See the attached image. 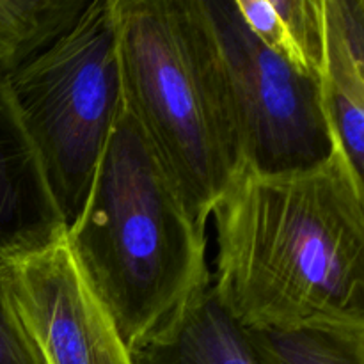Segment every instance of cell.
<instances>
[{
	"mask_svg": "<svg viewBox=\"0 0 364 364\" xmlns=\"http://www.w3.org/2000/svg\"><path fill=\"white\" fill-rule=\"evenodd\" d=\"M66 238L132 354L212 287L206 228L124 103Z\"/></svg>",
	"mask_w": 364,
	"mask_h": 364,
	"instance_id": "cell-2",
	"label": "cell"
},
{
	"mask_svg": "<svg viewBox=\"0 0 364 364\" xmlns=\"http://www.w3.org/2000/svg\"><path fill=\"white\" fill-rule=\"evenodd\" d=\"M0 364H43L11 304L2 265H0Z\"/></svg>",
	"mask_w": 364,
	"mask_h": 364,
	"instance_id": "cell-13",
	"label": "cell"
},
{
	"mask_svg": "<svg viewBox=\"0 0 364 364\" xmlns=\"http://www.w3.org/2000/svg\"><path fill=\"white\" fill-rule=\"evenodd\" d=\"M134 359L135 364H263L244 327L220 306L212 287L166 333L139 348Z\"/></svg>",
	"mask_w": 364,
	"mask_h": 364,
	"instance_id": "cell-8",
	"label": "cell"
},
{
	"mask_svg": "<svg viewBox=\"0 0 364 364\" xmlns=\"http://www.w3.org/2000/svg\"><path fill=\"white\" fill-rule=\"evenodd\" d=\"M212 215V288L238 326L364 322V178L340 148L295 173L240 167Z\"/></svg>",
	"mask_w": 364,
	"mask_h": 364,
	"instance_id": "cell-1",
	"label": "cell"
},
{
	"mask_svg": "<svg viewBox=\"0 0 364 364\" xmlns=\"http://www.w3.org/2000/svg\"><path fill=\"white\" fill-rule=\"evenodd\" d=\"M322 92L334 141L352 169L364 178V77L329 71Z\"/></svg>",
	"mask_w": 364,
	"mask_h": 364,
	"instance_id": "cell-12",
	"label": "cell"
},
{
	"mask_svg": "<svg viewBox=\"0 0 364 364\" xmlns=\"http://www.w3.org/2000/svg\"><path fill=\"white\" fill-rule=\"evenodd\" d=\"M244 331L263 364H364V322Z\"/></svg>",
	"mask_w": 364,
	"mask_h": 364,
	"instance_id": "cell-10",
	"label": "cell"
},
{
	"mask_svg": "<svg viewBox=\"0 0 364 364\" xmlns=\"http://www.w3.org/2000/svg\"><path fill=\"white\" fill-rule=\"evenodd\" d=\"M64 228L80 213L123 105L114 0H91L4 77Z\"/></svg>",
	"mask_w": 364,
	"mask_h": 364,
	"instance_id": "cell-4",
	"label": "cell"
},
{
	"mask_svg": "<svg viewBox=\"0 0 364 364\" xmlns=\"http://www.w3.org/2000/svg\"><path fill=\"white\" fill-rule=\"evenodd\" d=\"M249 31L299 73L322 85L327 68L326 0H233Z\"/></svg>",
	"mask_w": 364,
	"mask_h": 364,
	"instance_id": "cell-9",
	"label": "cell"
},
{
	"mask_svg": "<svg viewBox=\"0 0 364 364\" xmlns=\"http://www.w3.org/2000/svg\"><path fill=\"white\" fill-rule=\"evenodd\" d=\"M123 103L206 228L240 169L215 39L201 0H114Z\"/></svg>",
	"mask_w": 364,
	"mask_h": 364,
	"instance_id": "cell-3",
	"label": "cell"
},
{
	"mask_svg": "<svg viewBox=\"0 0 364 364\" xmlns=\"http://www.w3.org/2000/svg\"><path fill=\"white\" fill-rule=\"evenodd\" d=\"M14 313L43 364H135L82 274L66 231L2 263Z\"/></svg>",
	"mask_w": 364,
	"mask_h": 364,
	"instance_id": "cell-6",
	"label": "cell"
},
{
	"mask_svg": "<svg viewBox=\"0 0 364 364\" xmlns=\"http://www.w3.org/2000/svg\"><path fill=\"white\" fill-rule=\"evenodd\" d=\"M66 231L0 77V265Z\"/></svg>",
	"mask_w": 364,
	"mask_h": 364,
	"instance_id": "cell-7",
	"label": "cell"
},
{
	"mask_svg": "<svg viewBox=\"0 0 364 364\" xmlns=\"http://www.w3.org/2000/svg\"><path fill=\"white\" fill-rule=\"evenodd\" d=\"M223 68L240 167L262 174L311 169L338 144L322 85L267 48L233 0H201Z\"/></svg>",
	"mask_w": 364,
	"mask_h": 364,
	"instance_id": "cell-5",
	"label": "cell"
},
{
	"mask_svg": "<svg viewBox=\"0 0 364 364\" xmlns=\"http://www.w3.org/2000/svg\"><path fill=\"white\" fill-rule=\"evenodd\" d=\"M85 0H0V77L59 36Z\"/></svg>",
	"mask_w": 364,
	"mask_h": 364,
	"instance_id": "cell-11",
	"label": "cell"
}]
</instances>
